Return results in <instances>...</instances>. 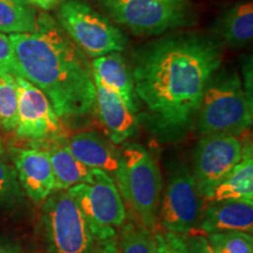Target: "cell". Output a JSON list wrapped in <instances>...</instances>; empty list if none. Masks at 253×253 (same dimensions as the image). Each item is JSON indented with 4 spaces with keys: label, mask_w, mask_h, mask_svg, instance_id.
Wrapping results in <instances>:
<instances>
[{
    "label": "cell",
    "mask_w": 253,
    "mask_h": 253,
    "mask_svg": "<svg viewBox=\"0 0 253 253\" xmlns=\"http://www.w3.org/2000/svg\"><path fill=\"white\" fill-rule=\"evenodd\" d=\"M220 65L216 41L197 34L169 36L142 49L132 78L155 130L173 135L185 129Z\"/></svg>",
    "instance_id": "cell-1"
},
{
    "label": "cell",
    "mask_w": 253,
    "mask_h": 253,
    "mask_svg": "<svg viewBox=\"0 0 253 253\" xmlns=\"http://www.w3.org/2000/svg\"><path fill=\"white\" fill-rule=\"evenodd\" d=\"M13 75L42 91L60 120L82 118L95 106L93 67L58 23L47 14L31 33L9 34Z\"/></svg>",
    "instance_id": "cell-2"
},
{
    "label": "cell",
    "mask_w": 253,
    "mask_h": 253,
    "mask_svg": "<svg viewBox=\"0 0 253 253\" xmlns=\"http://www.w3.org/2000/svg\"><path fill=\"white\" fill-rule=\"evenodd\" d=\"M196 116L199 134L237 136L252 126V94L246 91L236 73L214 74L205 88Z\"/></svg>",
    "instance_id": "cell-3"
},
{
    "label": "cell",
    "mask_w": 253,
    "mask_h": 253,
    "mask_svg": "<svg viewBox=\"0 0 253 253\" xmlns=\"http://www.w3.org/2000/svg\"><path fill=\"white\" fill-rule=\"evenodd\" d=\"M118 188L130 205L144 229L157 224L162 196V175L149 151L140 144H128L121 151V164L116 173Z\"/></svg>",
    "instance_id": "cell-4"
},
{
    "label": "cell",
    "mask_w": 253,
    "mask_h": 253,
    "mask_svg": "<svg viewBox=\"0 0 253 253\" xmlns=\"http://www.w3.org/2000/svg\"><path fill=\"white\" fill-rule=\"evenodd\" d=\"M56 17L59 26L86 55L95 59L126 49L125 33L86 2L66 0Z\"/></svg>",
    "instance_id": "cell-5"
},
{
    "label": "cell",
    "mask_w": 253,
    "mask_h": 253,
    "mask_svg": "<svg viewBox=\"0 0 253 253\" xmlns=\"http://www.w3.org/2000/svg\"><path fill=\"white\" fill-rule=\"evenodd\" d=\"M42 225L49 253H93V230L67 191H54L42 208Z\"/></svg>",
    "instance_id": "cell-6"
},
{
    "label": "cell",
    "mask_w": 253,
    "mask_h": 253,
    "mask_svg": "<svg viewBox=\"0 0 253 253\" xmlns=\"http://www.w3.org/2000/svg\"><path fill=\"white\" fill-rule=\"evenodd\" d=\"M66 191L80 207L97 239H108L114 229L125 223L126 208L120 190L113 177L102 170L91 169L87 182Z\"/></svg>",
    "instance_id": "cell-7"
},
{
    "label": "cell",
    "mask_w": 253,
    "mask_h": 253,
    "mask_svg": "<svg viewBox=\"0 0 253 253\" xmlns=\"http://www.w3.org/2000/svg\"><path fill=\"white\" fill-rule=\"evenodd\" d=\"M204 211V199L188 167L181 166L170 173L163 196H161L158 217L164 231L189 237L199 231Z\"/></svg>",
    "instance_id": "cell-8"
},
{
    "label": "cell",
    "mask_w": 253,
    "mask_h": 253,
    "mask_svg": "<svg viewBox=\"0 0 253 253\" xmlns=\"http://www.w3.org/2000/svg\"><path fill=\"white\" fill-rule=\"evenodd\" d=\"M114 20L134 34H161L184 23L186 0H101Z\"/></svg>",
    "instance_id": "cell-9"
},
{
    "label": "cell",
    "mask_w": 253,
    "mask_h": 253,
    "mask_svg": "<svg viewBox=\"0 0 253 253\" xmlns=\"http://www.w3.org/2000/svg\"><path fill=\"white\" fill-rule=\"evenodd\" d=\"M244 144L236 135H203L194 151L192 175L204 202L232 171L243 156Z\"/></svg>",
    "instance_id": "cell-10"
},
{
    "label": "cell",
    "mask_w": 253,
    "mask_h": 253,
    "mask_svg": "<svg viewBox=\"0 0 253 253\" xmlns=\"http://www.w3.org/2000/svg\"><path fill=\"white\" fill-rule=\"evenodd\" d=\"M14 78L18 88V137L38 143L63 140L65 128L46 95L25 79Z\"/></svg>",
    "instance_id": "cell-11"
},
{
    "label": "cell",
    "mask_w": 253,
    "mask_h": 253,
    "mask_svg": "<svg viewBox=\"0 0 253 253\" xmlns=\"http://www.w3.org/2000/svg\"><path fill=\"white\" fill-rule=\"evenodd\" d=\"M14 166L21 190L33 202H45L55 191L54 173L45 149L18 150L14 156Z\"/></svg>",
    "instance_id": "cell-12"
},
{
    "label": "cell",
    "mask_w": 253,
    "mask_h": 253,
    "mask_svg": "<svg viewBox=\"0 0 253 253\" xmlns=\"http://www.w3.org/2000/svg\"><path fill=\"white\" fill-rule=\"evenodd\" d=\"M95 104L101 122L114 144H121L137 131L136 114L129 110L123 100L112 88L104 84L93 72Z\"/></svg>",
    "instance_id": "cell-13"
},
{
    "label": "cell",
    "mask_w": 253,
    "mask_h": 253,
    "mask_svg": "<svg viewBox=\"0 0 253 253\" xmlns=\"http://www.w3.org/2000/svg\"><path fill=\"white\" fill-rule=\"evenodd\" d=\"M65 143L79 162L89 169H99L115 177L121 164V151L96 132H80L72 136Z\"/></svg>",
    "instance_id": "cell-14"
},
{
    "label": "cell",
    "mask_w": 253,
    "mask_h": 253,
    "mask_svg": "<svg viewBox=\"0 0 253 253\" xmlns=\"http://www.w3.org/2000/svg\"><path fill=\"white\" fill-rule=\"evenodd\" d=\"M199 231L203 235L227 231L253 233V203L224 201L204 208Z\"/></svg>",
    "instance_id": "cell-15"
},
{
    "label": "cell",
    "mask_w": 253,
    "mask_h": 253,
    "mask_svg": "<svg viewBox=\"0 0 253 253\" xmlns=\"http://www.w3.org/2000/svg\"><path fill=\"white\" fill-rule=\"evenodd\" d=\"M91 67L104 84L120 95L130 112L137 113L134 78L126 59L120 53L115 52L95 58Z\"/></svg>",
    "instance_id": "cell-16"
},
{
    "label": "cell",
    "mask_w": 253,
    "mask_h": 253,
    "mask_svg": "<svg viewBox=\"0 0 253 253\" xmlns=\"http://www.w3.org/2000/svg\"><path fill=\"white\" fill-rule=\"evenodd\" d=\"M224 201L253 203V151L251 143L244 144L242 160L214 189L207 203Z\"/></svg>",
    "instance_id": "cell-17"
},
{
    "label": "cell",
    "mask_w": 253,
    "mask_h": 253,
    "mask_svg": "<svg viewBox=\"0 0 253 253\" xmlns=\"http://www.w3.org/2000/svg\"><path fill=\"white\" fill-rule=\"evenodd\" d=\"M213 33L227 46L248 45L253 38L252 2H238L226 9L213 25Z\"/></svg>",
    "instance_id": "cell-18"
},
{
    "label": "cell",
    "mask_w": 253,
    "mask_h": 253,
    "mask_svg": "<svg viewBox=\"0 0 253 253\" xmlns=\"http://www.w3.org/2000/svg\"><path fill=\"white\" fill-rule=\"evenodd\" d=\"M45 150L48 154L54 173L55 191H66L72 186L88 181L91 169L73 156L65 143V138L49 142Z\"/></svg>",
    "instance_id": "cell-19"
},
{
    "label": "cell",
    "mask_w": 253,
    "mask_h": 253,
    "mask_svg": "<svg viewBox=\"0 0 253 253\" xmlns=\"http://www.w3.org/2000/svg\"><path fill=\"white\" fill-rule=\"evenodd\" d=\"M37 12L25 0H0V32L31 33L37 28Z\"/></svg>",
    "instance_id": "cell-20"
},
{
    "label": "cell",
    "mask_w": 253,
    "mask_h": 253,
    "mask_svg": "<svg viewBox=\"0 0 253 253\" xmlns=\"http://www.w3.org/2000/svg\"><path fill=\"white\" fill-rule=\"evenodd\" d=\"M18 123V88L11 73L0 71V128L15 131Z\"/></svg>",
    "instance_id": "cell-21"
},
{
    "label": "cell",
    "mask_w": 253,
    "mask_h": 253,
    "mask_svg": "<svg viewBox=\"0 0 253 253\" xmlns=\"http://www.w3.org/2000/svg\"><path fill=\"white\" fill-rule=\"evenodd\" d=\"M214 253H253V236L242 231L205 235Z\"/></svg>",
    "instance_id": "cell-22"
},
{
    "label": "cell",
    "mask_w": 253,
    "mask_h": 253,
    "mask_svg": "<svg viewBox=\"0 0 253 253\" xmlns=\"http://www.w3.org/2000/svg\"><path fill=\"white\" fill-rule=\"evenodd\" d=\"M121 253H156L155 236L148 229L128 224L122 232Z\"/></svg>",
    "instance_id": "cell-23"
},
{
    "label": "cell",
    "mask_w": 253,
    "mask_h": 253,
    "mask_svg": "<svg viewBox=\"0 0 253 253\" xmlns=\"http://www.w3.org/2000/svg\"><path fill=\"white\" fill-rule=\"evenodd\" d=\"M23 197L14 168L0 161V205L17 203Z\"/></svg>",
    "instance_id": "cell-24"
},
{
    "label": "cell",
    "mask_w": 253,
    "mask_h": 253,
    "mask_svg": "<svg viewBox=\"0 0 253 253\" xmlns=\"http://www.w3.org/2000/svg\"><path fill=\"white\" fill-rule=\"evenodd\" d=\"M156 253H189L188 237L178 233L167 232L155 235Z\"/></svg>",
    "instance_id": "cell-25"
},
{
    "label": "cell",
    "mask_w": 253,
    "mask_h": 253,
    "mask_svg": "<svg viewBox=\"0 0 253 253\" xmlns=\"http://www.w3.org/2000/svg\"><path fill=\"white\" fill-rule=\"evenodd\" d=\"M0 71L13 74V50L9 37L0 32Z\"/></svg>",
    "instance_id": "cell-26"
},
{
    "label": "cell",
    "mask_w": 253,
    "mask_h": 253,
    "mask_svg": "<svg viewBox=\"0 0 253 253\" xmlns=\"http://www.w3.org/2000/svg\"><path fill=\"white\" fill-rule=\"evenodd\" d=\"M189 253H214L209 244L207 237L202 232H196L188 237Z\"/></svg>",
    "instance_id": "cell-27"
},
{
    "label": "cell",
    "mask_w": 253,
    "mask_h": 253,
    "mask_svg": "<svg viewBox=\"0 0 253 253\" xmlns=\"http://www.w3.org/2000/svg\"><path fill=\"white\" fill-rule=\"evenodd\" d=\"M25 1L31 6L42 9V11H50V9L58 7L66 0H25Z\"/></svg>",
    "instance_id": "cell-28"
},
{
    "label": "cell",
    "mask_w": 253,
    "mask_h": 253,
    "mask_svg": "<svg viewBox=\"0 0 253 253\" xmlns=\"http://www.w3.org/2000/svg\"><path fill=\"white\" fill-rule=\"evenodd\" d=\"M0 253H21V251L17 245L0 244Z\"/></svg>",
    "instance_id": "cell-29"
},
{
    "label": "cell",
    "mask_w": 253,
    "mask_h": 253,
    "mask_svg": "<svg viewBox=\"0 0 253 253\" xmlns=\"http://www.w3.org/2000/svg\"><path fill=\"white\" fill-rule=\"evenodd\" d=\"M4 153V148H2V144L0 143V155Z\"/></svg>",
    "instance_id": "cell-30"
}]
</instances>
